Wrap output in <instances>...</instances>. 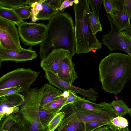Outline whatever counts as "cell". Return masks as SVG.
Returning <instances> with one entry per match:
<instances>
[{
	"label": "cell",
	"mask_w": 131,
	"mask_h": 131,
	"mask_svg": "<svg viewBox=\"0 0 131 131\" xmlns=\"http://www.w3.org/2000/svg\"><path fill=\"white\" fill-rule=\"evenodd\" d=\"M126 32L131 38V25H130L126 30Z\"/></svg>",
	"instance_id": "7bdbcfd3"
},
{
	"label": "cell",
	"mask_w": 131,
	"mask_h": 131,
	"mask_svg": "<svg viewBox=\"0 0 131 131\" xmlns=\"http://www.w3.org/2000/svg\"><path fill=\"white\" fill-rule=\"evenodd\" d=\"M33 2V0H0V6L14 9L31 5Z\"/></svg>",
	"instance_id": "7402d4cb"
},
{
	"label": "cell",
	"mask_w": 131,
	"mask_h": 131,
	"mask_svg": "<svg viewBox=\"0 0 131 131\" xmlns=\"http://www.w3.org/2000/svg\"><path fill=\"white\" fill-rule=\"evenodd\" d=\"M0 17L7 20L17 26L23 20L18 16L14 9L0 6Z\"/></svg>",
	"instance_id": "44dd1931"
},
{
	"label": "cell",
	"mask_w": 131,
	"mask_h": 131,
	"mask_svg": "<svg viewBox=\"0 0 131 131\" xmlns=\"http://www.w3.org/2000/svg\"></svg>",
	"instance_id": "7dc6e473"
},
{
	"label": "cell",
	"mask_w": 131,
	"mask_h": 131,
	"mask_svg": "<svg viewBox=\"0 0 131 131\" xmlns=\"http://www.w3.org/2000/svg\"><path fill=\"white\" fill-rule=\"evenodd\" d=\"M17 112L18 121L24 131H48L41 123L39 112L43 96V87L30 88Z\"/></svg>",
	"instance_id": "277c9868"
},
{
	"label": "cell",
	"mask_w": 131,
	"mask_h": 131,
	"mask_svg": "<svg viewBox=\"0 0 131 131\" xmlns=\"http://www.w3.org/2000/svg\"><path fill=\"white\" fill-rule=\"evenodd\" d=\"M43 0H34L31 5L32 15L31 16L32 21L35 22L37 20V16L38 13L42 9V3Z\"/></svg>",
	"instance_id": "f546056e"
},
{
	"label": "cell",
	"mask_w": 131,
	"mask_h": 131,
	"mask_svg": "<svg viewBox=\"0 0 131 131\" xmlns=\"http://www.w3.org/2000/svg\"><path fill=\"white\" fill-rule=\"evenodd\" d=\"M111 15L121 32L126 30L130 25L129 17L127 13L124 11L118 10L113 6L112 14Z\"/></svg>",
	"instance_id": "e0dca14e"
},
{
	"label": "cell",
	"mask_w": 131,
	"mask_h": 131,
	"mask_svg": "<svg viewBox=\"0 0 131 131\" xmlns=\"http://www.w3.org/2000/svg\"><path fill=\"white\" fill-rule=\"evenodd\" d=\"M128 114H129L130 116L131 117V108H130V111Z\"/></svg>",
	"instance_id": "f6af8a7d"
},
{
	"label": "cell",
	"mask_w": 131,
	"mask_h": 131,
	"mask_svg": "<svg viewBox=\"0 0 131 131\" xmlns=\"http://www.w3.org/2000/svg\"><path fill=\"white\" fill-rule=\"evenodd\" d=\"M22 42L31 47L40 44L45 39L47 31V25L43 23L23 21L17 26Z\"/></svg>",
	"instance_id": "8992f818"
},
{
	"label": "cell",
	"mask_w": 131,
	"mask_h": 131,
	"mask_svg": "<svg viewBox=\"0 0 131 131\" xmlns=\"http://www.w3.org/2000/svg\"><path fill=\"white\" fill-rule=\"evenodd\" d=\"M42 5V9L38 13L36 17L37 20H49L59 13L58 10L51 6L48 0H43Z\"/></svg>",
	"instance_id": "ffe728a7"
},
{
	"label": "cell",
	"mask_w": 131,
	"mask_h": 131,
	"mask_svg": "<svg viewBox=\"0 0 131 131\" xmlns=\"http://www.w3.org/2000/svg\"><path fill=\"white\" fill-rule=\"evenodd\" d=\"M72 58L69 55L63 60L59 66L57 74L60 78L71 84L78 77L75 70V64Z\"/></svg>",
	"instance_id": "5bb4252c"
},
{
	"label": "cell",
	"mask_w": 131,
	"mask_h": 131,
	"mask_svg": "<svg viewBox=\"0 0 131 131\" xmlns=\"http://www.w3.org/2000/svg\"><path fill=\"white\" fill-rule=\"evenodd\" d=\"M66 115V113L64 112L56 113L47 126V131H54L61 125Z\"/></svg>",
	"instance_id": "484cf974"
},
{
	"label": "cell",
	"mask_w": 131,
	"mask_h": 131,
	"mask_svg": "<svg viewBox=\"0 0 131 131\" xmlns=\"http://www.w3.org/2000/svg\"><path fill=\"white\" fill-rule=\"evenodd\" d=\"M87 1L92 9V12L99 18V10L103 0H87Z\"/></svg>",
	"instance_id": "836d02e7"
},
{
	"label": "cell",
	"mask_w": 131,
	"mask_h": 131,
	"mask_svg": "<svg viewBox=\"0 0 131 131\" xmlns=\"http://www.w3.org/2000/svg\"><path fill=\"white\" fill-rule=\"evenodd\" d=\"M20 92H23L22 88L20 86L0 89V97L8 96Z\"/></svg>",
	"instance_id": "4dcf8cb0"
},
{
	"label": "cell",
	"mask_w": 131,
	"mask_h": 131,
	"mask_svg": "<svg viewBox=\"0 0 131 131\" xmlns=\"http://www.w3.org/2000/svg\"><path fill=\"white\" fill-rule=\"evenodd\" d=\"M8 131H24L20 123L18 121L13 125Z\"/></svg>",
	"instance_id": "ab89813d"
},
{
	"label": "cell",
	"mask_w": 131,
	"mask_h": 131,
	"mask_svg": "<svg viewBox=\"0 0 131 131\" xmlns=\"http://www.w3.org/2000/svg\"><path fill=\"white\" fill-rule=\"evenodd\" d=\"M55 115L46 111L40 107L39 112L40 120L42 124L47 129L48 124Z\"/></svg>",
	"instance_id": "f1b7e54d"
},
{
	"label": "cell",
	"mask_w": 131,
	"mask_h": 131,
	"mask_svg": "<svg viewBox=\"0 0 131 131\" xmlns=\"http://www.w3.org/2000/svg\"><path fill=\"white\" fill-rule=\"evenodd\" d=\"M118 116L123 117L129 113L130 108L121 100L113 101L111 103Z\"/></svg>",
	"instance_id": "cb8c5ba5"
},
{
	"label": "cell",
	"mask_w": 131,
	"mask_h": 131,
	"mask_svg": "<svg viewBox=\"0 0 131 131\" xmlns=\"http://www.w3.org/2000/svg\"><path fill=\"white\" fill-rule=\"evenodd\" d=\"M107 131H110V130L109 129V127H108V128Z\"/></svg>",
	"instance_id": "bcb514c9"
},
{
	"label": "cell",
	"mask_w": 131,
	"mask_h": 131,
	"mask_svg": "<svg viewBox=\"0 0 131 131\" xmlns=\"http://www.w3.org/2000/svg\"><path fill=\"white\" fill-rule=\"evenodd\" d=\"M63 95L65 98H67L69 96V90L64 91L63 92Z\"/></svg>",
	"instance_id": "ee69618b"
},
{
	"label": "cell",
	"mask_w": 131,
	"mask_h": 131,
	"mask_svg": "<svg viewBox=\"0 0 131 131\" xmlns=\"http://www.w3.org/2000/svg\"><path fill=\"white\" fill-rule=\"evenodd\" d=\"M73 7L75 17V53H86L99 50L102 43L93 31L89 14L90 11L87 0H75Z\"/></svg>",
	"instance_id": "3957f363"
},
{
	"label": "cell",
	"mask_w": 131,
	"mask_h": 131,
	"mask_svg": "<svg viewBox=\"0 0 131 131\" xmlns=\"http://www.w3.org/2000/svg\"><path fill=\"white\" fill-rule=\"evenodd\" d=\"M57 131H85L84 124L79 121L75 113L64 119L57 128Z\"/></svg>",
	"instance_id": "2e32d148"
},
{
	"label": "cell",
	"mask_w": 131,
	"mask_h": 131,
	"mask_svg": "<svg viewBox=\"0 0 131 131\" xmlns=\"http://www.w3.org/2000/svg\"><path fill=\"white\" fill-rule=\"evenodd\" d=\"M0 47L15 50H21L19 35L15 25L0 17Z\"/></svg>",
	"instance_id": "52a82bcc"
},
{
	"label": "cell",
	"mask_w": 131,
	"mask_h": 131,
	"mask_svg": "<svg viewBox=\"0 0 131 131\" xmlns=\"http://www.w3.org/2000/svg\"><path fill=\"white\" fill-rule=\"evenodd\" d=\"M18 121L17 112L4 117L0 120V131H8L11 127Z\"/></svg>",
	"instance_id": "603a6c76"
},
{
	"label": "cell",
	"mask_w": 131,
	"mask_h": 131,
	"mask_svg": "<svg viewBox=\"0 0 131 131\" xmlns=\"http://www.w3.org/2000/svg\"><path fill=\"white\" fill-rule=\"evenodd\" d=\"M108 126L110 131H129L128 127L120 128L112 125L111 123Z\"/></svg>",
	"instance_id": "f35d334b"
},
{
	"label": "cell",
	"mask_w": 131,
	"mask_h": 131,
	"mask_svg": "<svg viewBox=\"0 0 131 131\" xmlns=\"http://www.w3.org/2000/svg\"><path fill=\"white\" fill-rule=\"evenodd\" d=\"M69 94L67 98L65 106L74 103L77 100L79 97L77 95L76 93L70 90H69Z\"/></svg>",
	"instance_id": "d590c367"
},
{
	"label": "cell",
	"mask_w": 131,
	"mask_h": 131,
	"mask_svg": "<svg viewBox=\"0 0 131 131\" xmlns=\"http://www.w3.org/2000/svg\"><path fill=\"white\" fill-rule=\"evenodd\" d=\"M25 96L20 93L0 97V120L4 116L18 112L23 103Z\"/></svg>",
	"instance_id": "4fadbf2b"
},
{
	"label": "cell",
	"mask_w": 131,
	"mask_h": 131,
	"mask_svg": "<svg viewBox=\"0 0 131 131\" xmlns=\"http://www.w3.org/2000/svg\"><path fill=\"white\" fill-rule=\"evenodd\" d=\"M108 128V126L107 125L104 127L99 128L93 131H107Z\"/></svg>",
	"instance_id": "b9f144b4"
},
{
	"label": "cell",
	"mask_w": 131,
	"mask_h": 131,
	"mask_svg": "<svg viewBox=\"0 0 131 131\" xmlns=\"http://www.w3.org/2000/svg\"><path fill=\"white\" fill-rule=\"evenodd\" d=\"M31 5L24 6L14 9L20 18L23 20L28 19L32 15Z\"/></svg>",
	"instance_id": "4316f807"
},
{
	"label": "cell",
	"mask_w": 131,
	"mask_h": 131,
	"mask_svg": "<svg viewBox=\"0 0 131 131\" xmlns=\"http://www.w3.org/2000/svg\"><path fill=\"white\" fill-rule=\"evenodd\" d=\"M67 98L62 94L41 107L50 113L55 114L65 106Z\"/></svg>",
	"instance_id": "d6986e66"
},
{
	"label": "cell",
	"mask_w": 131,
	"mask_h": 131,
	"mask_svg": "<svg viewBox=\"0 0 131 131\" xmlns=\"http://www.w3.org/2000/svg\"><path fill=\"white\" fill-rule=\"evenodd\" d=\"M51 6L54 9L58 11L64 0H48Z\"/></svg>",
	"instance_id": "8d00e7d4"
},
{
	"label": "cell",
	"mask_w": 131,
	"mask_h": 131,
	"mask_svg": "<svg viewBox=\"0 0 131 131\" xmlns=\"http://www.w3.org/2000/svg\"><path fill=\"white\" fill-rule=\"evenodd\" d=\"M103 4L107 13L111 15L113 13V6L112 0H103Z\"/></svg>",
	"instance_id": "e575fe53"
},
{
	"label": "cell",
	"mask_w": 131,
	"mask_h": 131,
	"mask_svg": "<svg viewBox=\"0 0 131 131\" xmlns=\"http://www.w3.org/2000/svg\"><path fill=\"white\" fill-rule=\"evenodd\" d=\"M39 74V72L30 68H18L0 77V90L20 86L23 92L26 93Z\"/></svg>",
	"instance_id": "5b68a950"
},
{
	"label": "cell",
	"mask_w": 131,
	"mask_h": 131,
	"mask_svg": "<svg viewBox=\"0 0 131 131\" xmlns=\"http://www.w3.org/2000/svg\"><path fill=\"white\" fill-rule=\"evenodd\" d=\"M36 52L31 47L21 50L8 49L0 47V63L5 61L22 62L31 60L37 57Z\"/></svg>",
	"instance_id": "7c38bea8"
},
{
	"label": "cell",
	"mask_w": 131,
	"mask_h": 131,
	"mask_svg": "<svg viewBox=\"0 0 131 131\" xmlns=\"http://www.w3.org/2000/svg\"><path fill=\"white\" fill-rule=\"evenodd\" d=\"M89 17L91 27L94 34L96 35L99 31H102V27L99 19L90 11V12Z\"/></svg>",
	"instance_id": "83f0119b"
},
{
	"label": "cell",
	"mask_w": 131,
	"mask_h": 131,
	"mask_svg": "<svg viewBox=\"0 0 131 131\" xmlns=\"http://www.w3.org/2000/svg\"><path fill=\"white\" fill-rule=\"evenodd\" d=\"M71 108L78 119L84 123L90 121H97L106 123L108 125L112 119L118 116L113 108L102 111H79Z\"/></svg>",
	"instance_id": "30bf717a"
},
{
	"label": "cell",
	"mask_w": 131,
	"mask_h": 131,
	"mask_svg": "<svg viewBox=\"0 0 131 131\" xmlns=\"http://www.w3.org/2000/svg\"><path fill=\"white\" fill-rule=\"evenodd\" d=\"M45 38L40 44L41 60L54 50L63 48L70 52L71 57L76 53L75 27L71 16L60 12L49 20Z\"/></svg>",
	"instance_id": "6da1fadb"
},
{
	"label": "cell",
	"mask_w": 131,
	"mask_h": 131,
	"mask_svg": "<svg viewBox=\"0 0 131 131\" xmlns=\"http://www.w3.org/2000/svg\"><path fill=\"white\" fill-rule=\"evenodd\" d=\"M45 77L50 84L63 92L69 90L81 95L84 98L90 101H95L98 97V93L93 88L85 89L75 86L62 80L57 75L51 71H45Z\"/></svg>",
	"instance_id": "9c48e42d"
},
{
	"label": "cell",
	"mask_w": 131,
	"mask_h": 131,
	"mask_svg": "<svg viewBox=\"0 0 131 131\" xmlns=\"http://www.w3.org/2000/svg\"><path fill=\"white\" fill-rule=\"evenodd\" d=\"M75 0H64L60 7L58 10L59 12H62L64 9L70 6H72Z\"/></svg>",
	"instance_id": "74e56055"
},
{
	"label": "cell",
	"mask_w": 131,
	"mask_h": 131,
	"mask_svg": "<svg viewBox=\"0 0 131 131\" xmlns=\"http://www.w3.org/2000/svg\"><path fill=\"white\" fill-rule=\"evenodd\" d=\"M112 2L114 7L126 12L131 20V0H112Z\"/></svg>",
	"instance_id": "d4e9b609"
},
{
	"label": "cell",
	"mask_w": 131,
	"mask_h": 131,
	"mask_svg": "<svg viewBox=\"0 0 131 131\" xmlns=\"http://www.w3.org/2000/svg\"><path fill=\"white\" fill-rule=\"evenodd\" d=\"M85 131H93L96 129L102 127L106 123L97 121H90L84 123Z\"/></svg>",
	"instance_id": "d6a6232c"
},
{
	"label": "cell",
	"mask_w": 131,
	"mask_h": 131,
	"mask_svg": "<svg viewBox=\"0 0 131 131\" xmlns=\"http://www.w3.org/2000/svg\"><path fill=\"white\" fill-rule=\"evenodd\" d=\"M123 38L126 43L131 48V38L127 33L126 31H123L121 32Z\"/></svg>",
	"instance_id": "60d3db41"
},
{
	"label": "cell",
	"mask_w": 131,
	"mask_h": 131,
	"mask_svg": "<svg viewBox=\"0 0 131 131\" xmlns=\"http://www.w3.org/2000/svg\"><path fill=\"white\" fill-rule=\"evenodd\" d=\"M43 87V96L41 102L40 107H42L62 94V92L49 84H45Z\"/></svg>",
	"instance_id": "ac0fdd59"
},
{
	"label": "cell",
	"mask_w": 131,
	"mask_h": 131,
	"mask_svg": "<svg viewBox=\"0 0 131 131\" xmlns=\"http://www.w3.org/2000/svg\"><path fill=\"white\" fill-rule=\"evenodd\" d=\"M113 125L120 128H125L128 126V120L123 117L117 116L114 118L111 121Z\"/></svg>",
	"instance_id": "1f68e13d"
},
{
	"label": "cell",
	"mask_w": 131,
	"mask_h": 131,
	"mask_svg": "<svg viewBox=\"0 0 131 131\" xmlns=\"http://www.w3.org/2000/svg\"><path fill=\"white\" fill-rule=\"evenodd\" d=\"M99 70L102 89L117 94L131 79V57L122 53H111L101 61Z\"/></svg>",
	"instance_id": "7a4b0ae2"
},
{
	"label": "cell",
	"mask_w": 131,
	"mask_h": 131,
	"mask_svg": "<svg viewBox=\"0 0 131 131\" xmlns=\"http://www.w3.org/2000/svg\"><path fill=\"white\" fill-rule=\"evenodd\" d=\"M70 55L68 50L59 48L53 50L46 57L41 60L40 65L45 71H51L57 75L60 64L63 60Z\"/></svg>",
	"instance_id": "8fae6325"
},
{
	"label": "cell",
	"mask_w": 131,
	"mask_h": 131,
	"mask_svg": "<svg viewBox=\"0 0 131 131\" xmlns=\"http://www.w3.org/2000/svg\"><path fill=\"white\" fill-rule=\"evenodd\" d=\"M69 105L71 108L79 111H102L113 108L111 103L103 102L100 103H95L79 96L75 102Z\"/></svg>",
	"instance_id": "9a60e30c"
},
{
	"label": "cell",
	"mask_w": 131,
	"mask_h": 131,
	"mask_svg": "<svg viewBox=\"0 0 131 131\" xmlns=\"http://www.w3.org/2000/svg\"><path fill=\"white\" fill-rule=\"evenodd\" d=\"M107 17L110 23L111 29L109 32L102 37V43L111 51L116 50H122L131 57V48L126 43L112 16L107 14Z\"/></svg>",
	"instance_id": "ba28073f"
}]
</instances>
